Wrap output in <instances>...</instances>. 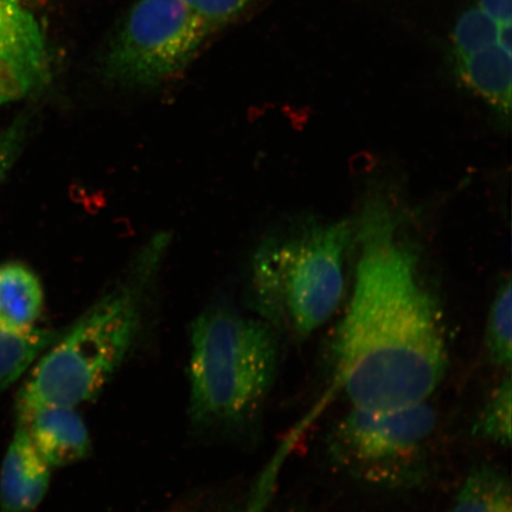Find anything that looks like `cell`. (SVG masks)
I'll list each match as a JSON object with an SVG mask.
<instances>
[{"label":"cell","instance_id":"cell-6","mask_svg":"<svg viewBox=\"0 0 512 512\" xmlns=\"http://www.w3.org/2000/svg\"><path fill=\"white\" fill-rule=\"evenodd\" d=\"M435 421L427 401L390 411L352 408L337 427L335 451L345 465L364 478L400 477L418 463Z\"/></svg>","mask_w":512,"mask_h":512},{"label":"cell","instance_id":"cell-17","mask_svg":"<svg viewBox=\"0 0 512 512\" xmlns=\"http://www.w3.org/2000/svg\"><path fill=\"white\" fill-rule=\"evenodd\" d=\"M251 512H260V511L258 510V508H256L255 510H253Z\"/></svg>","mask_w":512,"mask_h":512},{"label":"cell","instance_id":"cell-15","mask_svg":"<svg viewBox=\"0 0 512 512\" xmlns=\"http://www.w3.org/2000/svg\"><path fill=\"white\" fill-rule=\"evenodd\" d=\"M29 126L27 117H18L0 131V183L21 155L28 138Z\"/></svg>","mask_w":512,"mask_h":512},{"label":"cell","instance_id":"cell-8","mask_svg":"<svg viewBox=\"0 0 512 512\" xmlns=\"http://www.w3.org/2000/svg\"><path fill=\"white\" fill-rule=\"evenodd\" d=\"M18 422L50 469L79 463L91 451V437L74 407L37 408Z\"/></svg>","mask_w":512,"mask_h":512},{"label":"cell","instance_id":"cell-16","mask_svg":"<svg viewBox=\"0 0 512 512\" xmlns=\"http://www.w3.org/2000/svg\"><path fill=\"white\" fill-rule=\"evenodd\" d=\"M181 2L214 27L239 17L254 0H181Z\"/></svg>","mask_w":512,"mask_h":512},{"label":"cell","instance_id":"cell-12","mask_svg":"<svg viewBox=\"0 0 512 512\" xmlns=\"http://www.w3.org/2000/svg\"><path fill=\"white\" fill-rule=\"evenodd\" d=\"M60 335L37 328L23 334L0 329V393L21 379Z\"/></svg>","mask_w":512,"mask_h":512},{"label":"cell","instance_id":"cell-10","mask_svg":"<svg viewBox=\"0 0 512 512\" xmlns=\"http://www.w3.org/2000/svg\"><path fill=\"white\" fill-rule=\"evenodd\" d=\"M44 294L40 279L21 262L0 265V329L23 334L36 329Z\"/></svg>","mask_w":512,"mask_h":512},{"label":"cell","instance_id":"cell-14","mask_svg":"<svg viewBox=\"0 0 512 512\" xmlns=\"http://www.w3.org/2000/svg\"><path fill=\"white\" fill-rule=\"evenodd\" d=\"M511 375L510 370L485 403L473 428L476 437L499 446L511 443Z\"/></svg>","mask_w":512,"mask_h":512},{"label":"cell","instance_id":"cell-13","mask_svg":"<svg viewBox=\"0 0 512 512\" xmlns=\"http://www.w3.org/2000/svg\"><path fill=\"white\" fill-rule=\"evenodd\" d=\"M485 350L490 361L505 370L512 361V284L511 278L499 284L485 329Z\"/></svg>","mask_w":512,"mask_h":512},{"label":"cell","instance_id":"cell-4","mask_svg":"<svg viewBox=\"0 0 512 512\" xmlns=\"http://www.w3.org/2000/svg\"><path fill=\"white\" fill-rule=\"evenodd\" d=\"M349 221L312 223L272 240L255 256L256 309L271 325L287 322L305 338L334 315L345 290Z\"/></svg>","mask_w":512,"mask_h":512},{"label":"cell","instance_id":"cell-1","mask_svg":"<svg viewBox=\"0 0 512 512\" xmlns=\"http://www.w3.org/2000/svg\"><path fill=\"white\" fill-rule=\"evenodd\" d=\"M398 228L380 201L363 209L354 291L335 343L337 380L352 408L418 405L446 374L443 317Z\"/></svg>","mask_w":512,"mask_h":512},{"label":"cell","instance_id":"cell-9","mask_svg":"<svg viewBox=\"0 0 512 512\" xmlns=\"http://www.w3.org/2000/svg\"><path fill=\"white\" fill-rule=\"evenodd\" d=\"M50 470L18 422L0 469V510L34 512L47 495Z\"/></svg>","mask_w":512,"mask_h":512},{"label":"cell","instance_id":"cell-2","mask_svg":"<svg viewBox=\"0 0 512 512\" xmlns=\"http://www.w3.org/2000/svg\"><path fill=\"white\" fill-rule=\"evenodd\" d=\"M163 242H153L125 281L93 305L43 352L18 396V418L46 406L78 407L111 380L136 337L145 275Z\"/></svg>","mask_w":512,"mask_h":512},{"label":"cell","instance_id":"cell-11","mask_svg":"<svg viewBox=\"0 0 512 512\" xmlns=\"http://www.w3.org/2000/svg\"><path fill=\"white\" fill-rule=\"evenodd\" d=\"M450 512H512L509 476L495 466L476 467L465 478Z\"/></svg>","mask_w":512,"mask_h":512},{"label":"cell","instance_id":"cell-3","mask_svg":"<svg viewBox=\"0 0 512 512\" xmlns=\"http://www.w3.org/2000/svg\"><path fill=\"white\" fill-rule=\"evenodd\" d=\"M278 360L274 326L265 319L202 313L191 326V418L207 425L247 418L270 392Z\"/></svg>","mask_w":512,"mask_h":512},{"label":"cell","instance_id":"cell-7","mask_svg":"<svg viewBox=\"0 0 512 512\" xmlns=\"http://www.w3.org/2000/svg\"><path fill=\"white\" fill-rule=\"evenodd\" d=\"M43 32L19 0H0V107L27 98L48 79Z\"/></svg>","mask_w":512,"mask_h":512},{"label":"cell","instance_id":"cell-5","mask_svg":"<svg viewBox=\"0 0 512 512\" xmlns=\"http://www.w3.org/2000/svg\"><path fill=\"white\" fill-rule=\"evenodd\" d=\"M213 28L181 0H139L107 51L108 78L152 86L181 73Z\"/></svg>","mask_w":512,"mask_h":512}]
</instances>
